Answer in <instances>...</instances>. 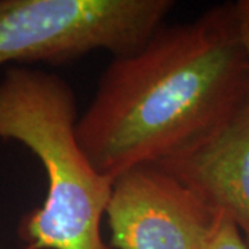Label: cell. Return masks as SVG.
I'll use <instances>...</instances> for the list:
<instances>
[{
  "label": "cell",
  "instance_id": "1",
  "mask_svg": "<svg viewBox=\"0 0 249 249\" xmlns=\"http://www.w3.org/2000/svg\"><path fill=\"white\" fill-rule=\"evenodd\" d=\"M249 93L234 3L162 27L137 52L114 57L78 119L93 166L112 180L202 140Z\"/></svg>",
  "mask_w": 249,
  "mask_h": 249
},
{
  "label": "cell",
  "instance_id": "2",
  "mask_svg": "<svg viewBox=\"0 0 249 249\" xmlns=\"http://www.w3.org/2000/svg\"><path fill=\"white\" fill-rule=\"evenodd\" d=\"M78 119L75 91L58 75L11 67L0 79V140L24 144L47 178L45 201L18 224L25 249H109L101 224L114 180L83 151Z\"/></svg>",
  "mask_w": 249,
  "mask_h": 249
},
{
  "label": "cell",
  "instance_id": "3",
  "mask_svg": "<svg viewBox=\"0 0 249 249\" xmlns=\"http://www.w3.org/2000/svg\"><path fill=\"white\" fill-rule=\"evenodd\" d=\"M173 9V0H0V67L64 65L98 50L129 55Z\"/></svg>",
  "mask_w": 249,
  "mask_h": 249
},
{
  "label": "cell",
  "instance_id": "4",
  "mask_svg": "<svg viewBox=\"0 0 249 249\" xmlns=\"http://www.w3.org/2000/svg\"><path fill=\"white\" fill-rule=\"evenodd\" d=\"M104 217L115 249H204L219 213L160 165L144 163L114 178Z\"/></svg>",
  "mask_w": 249,
  "mask_h": 249
},
{
  "label": "cell",
  "instance_id": "5",
  "mask_svg": "<svg viewBox=\"0 0 249 249\" xmlns=\"http://www.w3.org/2000/svg\"><path fill=\"white\" fill-rule=\"evenodd\" d=\"M157 165L231 220L249 245V93L213 132Z\"/></svg>",
  "mask_w": 249,
  "mask_h": 249
},
{
  "label": "cell",
  "instance_id": "6",
  "mask_svg": "<svg viewBox=\"0 0 249 249\" xmlns=\"http://www.w3.org/2000/svg\"><path fill=\"white\" fill-rule=\"evenodd\" d=\"M204 249H249V245L237 226L223 214H219Z\"/></svg>",
  "mask_w": 249,
  "mask_h": 249
},
{
  "label": "cell",
  "instance_id": "7",
  "mask_svg": "<svg viewBox=\"0 0 249 249\" xmlns=\"http://www.w3.org/2000/svg\"><path fill=\"white\" fill-rule=\"evenodd\" d=\"M234 11H235L241 45L244 47L249 64V0L234 1Z\"/></svg>",
  "mask_w": 249,
  "mask_h": 249
}]
</instances>
